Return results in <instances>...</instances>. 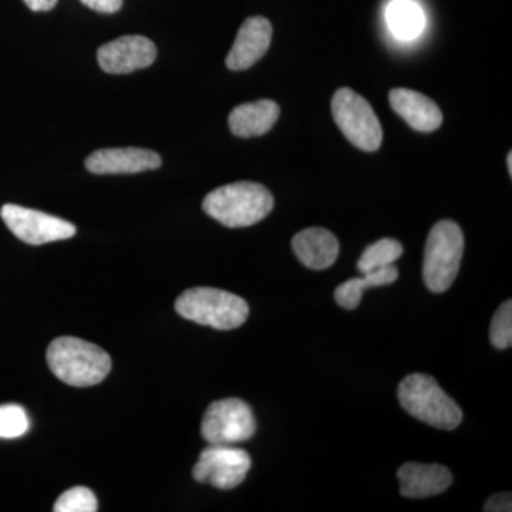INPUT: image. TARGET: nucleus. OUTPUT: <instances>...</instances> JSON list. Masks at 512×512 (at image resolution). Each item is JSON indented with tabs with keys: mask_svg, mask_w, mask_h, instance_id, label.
I'll return each mask as SVG.
<instances>
[{
	"mask_svg": "<svg viewBox=\"0 0 512 512\" xmlns=\"http://www.w3.org/2000/svg\"><path fill=\"white\" fill-rule=\"evenodd\" d=\"M47 365L53 375L74 387H90L109 376V353L99 346L73 336H62L47 348Z\"/></svg>",
	"mask_w": 512,
	"mask_h": 512,
	"instance_id": "obj_1",
	"label": "nucleus"
},
{
	"mask_svg": "<svg viewBox=\"0 0 512 512\" xmlns=\"http://www.w3.org/2000/svg\"><path fill=\"white\" fill-rule=\"evenodd\" d=\"M274 204V197L264 185L242 181L211 191L202 208L225 227L244 228L268 217Z\"/></svg>",
	"mask_w": 512,
	"mask_h": 512,
	"instance_id": "obj_2",
	"label": "nucleus"
},
{
	"mask_svg": "<svg viewBox=\"0 0 512 512\" xmlns=\"http://www.w3.org/2000/svg\"><path fill=\"white\" fill-rule=\"evenodd\" d=\"M399 402L417 420L440 430H454L463 421L460 406L429 375L413 373L399 386Z\"/></svg>",
	"mask_w": 512,
	"mask_h": 512,
	"instance_id": "obj_3",
	"label": "nucleus"
},
{
	"mask_svg": "<svg viewBox=\"0 0 512 512\" xmlns=\"http://www.w3.org/2000/svg\"><path fill=\"white\" fill-rule=\"evenodd\" d=\"M183 318L218 330H232L247 322L248 303L241 296L214 288H192L175 302Z\"/></svg>",
	"mask_w": 512,
	"mask_h": 512,
	"instance_id": "obj_4",
	"label": "nucleus"
},
{
	"mask_svg": "<svg viewBox=\"0 0 512 512\" xmlns=\"http://www.w3.org/2000/svg\"><path fill=\"white\" fill-rule=\"evenodd\" d=\"M464 252V235L454 221L431 228L424 248L423 279L429 291L443 293L456 281Z\"/></svg>",
	"mask_w": 512,
	"mask_h": 512,
	"instance_id": "obj_5",
	"label": "nucleus"
},
{
	"mask_svg": "<svg viewBox=\"0 0 512 512\" xmlns=\"http://www.w3.org/2000/svg\"><path fill=\"white\" fill-rule=\"evenodd\" d=\"M332 114L333 120L353 146L367 153H373L382 146V124L365 97L343 87L333 96Z\"/></svg>",
	"mask_w": 512,
	"mask_h": 512,
	"instance_id": "obj_6",
	"label": "nucleus"
},
{
	"mask_svg": "<svg viewBox=\"0 0 512 512\" xmlns=\"http://www.w3.org/2000/svg\"><path fill=\"white\" fill-rule=\"evenodd\" d=\"M256 421L254 412L239 399H224L208 407L201 424V434L208 444L242 443L254 436Z\"/></svg>",
	"mask_w": 512,
	"mask_h": 512,
	"instance_id": "obj_7",
	"label": "nucleus"
},
{
	"mask_svg": "<svg viewBox=\"0 0 512 512\" xmlns=\"http://www.w3.org/2000/svg\"><path fill=\"white\" fill-rule=\"evenodd\" d=\"M251 464V457L241 448L210 444L198 458L192 476L198 483L232 490L247 478Z\"/></svg>",
	"mask_w": 512,
	"mask_h": 512,
	"instance_id": "obj_8",
	"label": "nucleus"
},
{
	"mask_svg": "<svg viewBox=\"0 0 512 512\" xmlns=\"http://www.w3.org/2000/svg\"><path fill=\"white\" fill-rule=\"evenodd\" d=\"M0 215L12 234L26 244H49L76 235V227L70 222L20 205H3Z\"/></svg>",
	"mask_w": 512,
	"mask_h": 512,
	"instance_id": "obj_9",
	"label": "nucleus"
},
{
	"mask_svg": "<svg viewBox=\"0 0 512 512\" xmlns=\"http://www.w3.org/2000/svg\"><path fill=\"white\" fill-rule=\"evenodd\" d=\"M157 57V47L146 36H121L100 47L97 60L101 69L110 74H128L151 66Z\"/></svg>",
	"mask_w": 512,
	"mask_h": 512,
	"instance_id": "obj_10",
	"label": "nucleus"
},
{
	"mask_svg": "<svg viewBox=\"0 0 512 512\" xmlns=\"http://www.w3.org/2000/svg\"><path fill=\"white\" fill-rule=\"evenodd\" d=\"M163 161L156 151L144 148H104L87 157L86 168L93 174H136L157 170Z\"/></svg>",
	"mask_w": 512,
	"mask_h": 512,
	"instance_id": "obj_11",
	"label": "nucleus"
},
{
	"mask_svg": "<svg viewBox=\"0 0 512 512\" xmlns=\"http://www.w3.org/2000/svg\"><path fill=\"white\" fill-rule=\"evenodd\" d=\"M271 40L272 25L268 19L255 16L245 20L227 56L228 69L239 72L254 66L268 52Z\"/></svg>",
	"mask_w": 512,
	"mask_h": 512,
	"instance_id": "obj_12",
	"label": "nucleus"
},
{
	"mask_svg": "<svg viewBox=\"0 0 512 512\" xmlns=\"http://www.w3.org/2000/svg\"><path fill=\"white\" fill-rule=\"evenodd\" d=\"M400 494L407 498L439 495L453 484V474L440 464L406 463L397 471Z\"/></svg>",
	"mask_w": 512,
	"mask_h": 512,
	"instance_id": "obj_13",
	"label": "nucleus"
},
{
	"mask_svg": "<svg viewBox=\"0 0 512 512\" xmlns=\"http://www.w3.org/2000/svg\"><path fill=\"white\" fill-rule=\"evenodd\" d=\"M390 106L413 130L431 133L443 123V113L429 97L409 89H394L389 94Z\"/></svg>",
	"mask_w": 512,
	"mask_h": 512,
	"instance_id": "obj_14",
	"label": "nucleus"
},
{
	"mask_svg": "<svg viewBox=\"0 0 512 512\" xmlns=\"http://www.w3.org/2000/svg\"><path fill=\"white\" fill-rule=\"evenodd\" d=\"M292 248L306 268L322 271L335 264L339 256V241L325 228H308L292 239Z\"/></svg>",
	"mask_w": 512,
	"mask_h": 512,
	"instance_id": "obj_15",
	"label": "nucleus"
},
{
	"mask_svg": "<svg viewBox=\"0 0 512 512\" xmlns=\"http://www.w3.org/2000/svg\"><path fill=\"white\" fill-rule=\"evenodd\" d=\"M281 109L274 100H258L235 107L229 114V128L237 137L264 136L279 119Z\"/></svg>",
	"mask_w": 512,
	"mask_h": 512,
	"instance_id": "obj_16",
	"label": "nucleus"
},
{
	"mask_svg": "<svg viewBox=\"0 0 512 512\" xmlns=\"http://www.w3.org/2000/svg\"><path fill=\"white\" fill-rule=\"evenodd\" d=\"M397 278H399V269L394 265L366 272L360 278H352L339 285L335 291V301L340 308L353 311L360 305L367 288L390 285L396 282Z\"/></svg>",
	"mask_w": 512,
	"mask_h": 512,
	"instance_id": "obj_17",
	"label": "nucleus"
},
{
	"mask_svg": "<svg viewBox=\"0 0 512 512\" xmlns=\"http://www.w3.org/2000/svg\"><path fill=\"white\" fill-rule=\"evenodd\" d=\"M387 25L397 39L413 40L426 25L423 10L413 0H393L386 10Z\"/></svg>",
	"mask_w": 512,
	"mask_h": 512,
	"instance_id": "obj_18",
	"label": "nucleus"
},
{
	"mask_svg": "<svg viewBox=\"0 0 512 512\" xmlns=\"http://www.w3.org/2000/svg\"><path fill=\"white\" fill-rule=\"evenodd\" d=\"M403 245L397 239L383 238L375 244L369 245L357 262L360 274L394 265V262L403 255Z\"/></svg>",
	"mask_w": 512,
	"mask_h": 512,
	"instance_id": "obj_19",
	"label": "nucleus"
},
{
	"mask_svg": "<svg viewBox=\"0 0 512 512\" xmlns=\"http://www.w3.org/2000/svg\"><path fill=\"white\" fill-rule=\"evenodd\" d=\"M29 417L18 404L0 406V439H18L29 430Z\"/></svg>",
	"mask_w": 512,
	"mask_h": 512,
	"instance_id": "obj_20",
	"label": "nucleus"
},
{
	"mask_svg": "<svg viewBox=\"0 0 512 512\" xmlns=\"http://www.w3.org/2000/svg\"><path fill=\"white\" fill-rule=\"evenodd\" d=\"M97 498L86 487H73L57 498L53 511L56 512H96Z\"/></svg>",
	"mask_w": 512,
	"mask_h": 512,
	"instance_id": "obj_21",
	"label": "nucleus"
},
{
	"mask_svg": "<svg viewBox=\"0 0 512 512\" xmlns=\"http://www.w3.org/2000/svg\"><path fill=\"white\" fill-rule=\"evenodd\" d=\"M490 340L494 348L504 350L512 345V303L504 302L494 313L490 326Z\"/></svg>",
	"mask_w": 512,
	"mask_h": 512,
	"instance_id": "obj_22",
	"label": "nucleus"
},
{
	"mask_svg": "<svg viewBox=\"0 0 512 512\" xmlns=\"http://www.w3.org/2000/svg\"><path fill=\"white\" fill-rule=\"evenodd\" d=\"M512 498L510 493L493 495L484 504V511L487 512H510L512 511Z\"/></svg>",
	"mask_w": 512,
	"mask_h": 512,
	"instance_id": "obj_23",
	"label": "nucleus"
},
{
	"mask_svg": "<svg viewBox=\"0 0 512 512\" xmlns=\"http://www.w3.org/2000/svg\"><path fill=\"white\" fill-rule=\"evenodd\" d=\"M80 2L99 13H116L123 5V0H80Z\"/></svg>",
	"mask_w": 512,
	"mask_h": 512,
	"instance_id": "obj_24",
	"label": "nucleus"
},
{
	"mask_svg": "<svg viewBox=\"0 0 512 512\" xmlns=\"http://www.w3.org/2000/svg\"><path fill=\"white\" fill-rule=\"evenodd\" d=\"M25 3L33 12H47L55 8L57 0H25Z\"/></svg>",
	"mask_w": 512,
	"mask_h": 512,
	"instance_id": "obj_25",
	"label": "nucleus"
},
{
	"mask_svg": "<svg viewBox=\"0 0 512 512\" xmlns=\"http://www.w3.org/2000/svg\"><path fill=\"white\" fill-rule=\"evenodd\" d=\"M508 171L512 175V153L508 154Z\"/></svg>",
	"mask_w": 512,
	"mask_h": 512,
	"instance_id": "obj_26",
	"label": "nucleus"
}]
</instances>
